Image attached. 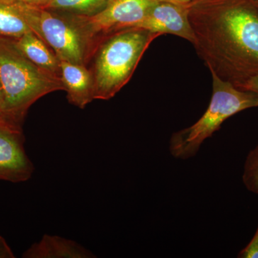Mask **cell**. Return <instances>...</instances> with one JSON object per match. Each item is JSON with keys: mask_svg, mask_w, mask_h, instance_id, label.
Wrapping results in <instances>:
<instances>
[{"mask_svg": "<svg viewBox=\"0 0 258 258\" xmlns=\"http://www.w3.org/2000/svg\"><path fill=\"white\" fill-rule=\"evenodd\" d=\"M193 45L210 72L240 88L258 75V8L251 0H196Z\"/></svg>", "mask_w": 258, "mask_h": 258, "instance_id": "obj_1", "label": "cell"}, {"mask_svg": "<svg viewBox=\"0 0 258 258\" xmlns=\"http://www.w3.org/2000/svg\"><path fill=\"white\" fill-rule=\"evenodd\" d=\"M159 36V34L137 28L108 34L95 62L94 99H111L126 85L144 52Z\"/></svg>", "mask_w": 258, "mask_h": 258, "instance_id": "obj_3", "label": "cell"}, {"mask_svg": "<svg viewBox=\"0 0 258 258\" xmlns=\"http://www.w3.org/2000/svg\"><path fill=\"white\" fill-rule=\"evenodd\" d=\"M14 252L5 240L4 237L0 236V258H14Z\"/></svg>", "mask_w": 258, "mask_h": 258, "instance_id": "obj_17", "label": "cell"}, {"mask_svg": "<svg viewBox=\"0 0 258 258\" xmlns=\"http://www.w3.org/2000/svg\"><path fill=\"white\" fill-rule=\"evenodd\" d=\"M134 28L144 29L160 35L171 34L188 40L192 45L195 42L188 5L159 0L144 20Z\"/></svg>", "mask_w": 258, "mask_h": 258, "instance_id": "obj_8", "label": "cell"}, {"mask_svg": "<svg viewBox=\"0 0 258 258\" xmlns=\"http://www.w3.org/2000/svg\"><path fill=\"white\" fill-rule=\"evenodd\" d=\"M18 1L21 2L25 4L32 5V6L45 8L50 3V0H18Z\"/></svg>", "mask_w": 258, "mask_h": 258, "instance_id": "obj_18", "label": "cell"}, {"mask_svg": "<svg viewBox=\"0 0 258 258\" xmlns=\"http://www.w3.org/2000/svg\"><path fill=\"white\" fill-rule=\"evenodd\" d=\"M240 258H258V226L257 230L248 244L239 252Z\"/></svg>", "mask_w": 258, "mask_h": 258, "instance_id": "obj_15", "label": "cell"}, {"mask_svg": "<svg viewBox=\"0 0 258 258\" xmlns=\"http://www.w3.org/2000/svg\"><path fill=\"white\" fill-rule=\"evenodd\" d=\"M242 181L247 190L258 194V144L246 158Z\"/></svg>", "mask_w": 258, "mask_h": 258, "instance_id": "obj_14", "label": "cell"}, {"mask_svg": "<svg viewBox=\"0 0 258 258\" xmlns=\"http://www.w3.org/2000/svg\"><path fill=\"white\" fill-rule=\"evenodd\" d=\"M32 31L17 0H0V38L15 40Z\"/></svg>", "mask_w": 258, "mask_h": 258, "instance_id": "obj_12", "label": "cell"}, {"mask_svg": "<svg viewBox=\"0 0 258 258\" xmlns=\"http://www.w3.org/2000/svg\"><path fill=\"white\" fill-rule=\"evenodd\" d=\"M159 0H108L99 13L90 17L73 15L90 40L122 29L134 28Z\"/></svg>", "mask_w": 258, "mask_h": 258, "instance_id": "obj_6", "label": "cell"}, {"mask_svg": "<svg viewBox=\"0 0 258 258\" xmlns=\"http://www.w3.org/2000/svg\"><path fill=\"white\" fill-rule=\"evenodd\" d=\"M24 258H93L91 251L74 240L57 235H45L23 254Z\"/></svg>", "mask_w": 258, "mask_h": 258, "instance_id": "obj_10", "label": "cell"}, {"mask_svg": "<svg viewBox=\"0 0 258 258\" xmlns=\"http://www.w3.org/2000/svg\"><path fill=\"white\" fill-rule=\"evenodd\" d=\"M10 40L30 62L60 79V60L33 32H27L18 39Z\"/></svg>", "mask_w": 258, "mask_h": 258, "instance_id": "obj_11", "label": "cell"}, {"mask_svg": "<svg viewBox=\"0 0 258 258\" xmlns=\"http://www.w3.org/2000/svg\"><path fill=\"white\" fill-rule=\"evenodd\" d=\"M240 89L249 91L258 95V75L247 80L244 84L240 86Z\"/></svg>", "mask_w": 258, "mask_h": 258, "instance_id": "obj_16", "label": "cell"}, {"mask_svg": "<svg viewBox=\"0 0 258 258\" xmlns=\"http://www.w3.org/2000/svg\"><path fill=\"white\" fill-rule=\"evenodd\" d=\"M18 5L32 32L52 49L59 60L85 64L91 40L73 15L62 16L19 1Z\"/></svg>", "mask_w": 258, "mask_h": 258, "instance_id": "obj_5", "label": "cell"}, {"mask_svg": "<svg viewBox=\"0 0 258 258\" xmlns=\"http://www.w3.org/2000/svg\"><path fill=\"white\" fill-rule=\"evenodd\" d=\"M161 1L171 2V3H177V4L189 5L196 0H161Z\"/></svg>", "mask_w": 258, "mask_h": 258, "instance_id": "obj_20", "label": "cell"}, {"mask_svg": "<svg viewBox=\"0 0 258 258\" xmlns=\"http://www.w3.org/2000/svg\"><path fill=\"white\" fill-rule=\"evenodd\" d=\"M108 0H50L45 9L66 12L76 16L90 17L101 12Z\"/></svg>", "mask_w": 258, "mask_h": 258, "instance_id": "obj_13", "label": "cell"}, {"mask_svg": "<svg viewBox=\"0 0 258 258\" xmlns=\"http://www.w3.org/2000/svg\"><path fill=\"white\" fill-rule=\"evenodd\" d=\"M212 77V94L207 111L191 126L172 134L169 151L176 159L195 157L202 144L220 128L226 120L244 110L258 107V95L235 87L220 79Z\"/></svg>", "mask_w": 258, "mask_h": 258, "instance_id": "obj_4", "label": "cell"}, {"mask_svg": "<svg viewBox=\"0 0 258 258\" xmlns=\"http://www.w3.org/2000/svg\"><path fill=\"white\" fill-rule=\"evenodd\" d=\"M60 80L71 104L84 108L94 100L93 74L84 64L60 60Z\"/></svg>", "mask_w": 258, "mask_h": 258, "instance_id": "obj_9", "label": "cell"}, {"mask_svg": "<svg viewBox=\"0 0 258 258\" xmlns=\"http://www.w3.org/2000/svg\"><path fill=\"white\" fill-rule=\"evenodd\" d=\"M251 1L252 2V3H254V5H256V6L258 8V0H251Z\"/></svg>", "mask_w": 258, "mask_h": 258, "instance_id": "obj_21", "label": "cell"}, {"mask_svg": "<svg viewBox=\"0 0 258 258\" xmlns=\"http://www.w3.org/2000/svg\"><path fill=\"white\" fill-rule=\"evenodd\" d=\"M0 122H7V123H12L8 120L6 114H5L4 99H3L1 88H0ZM12 124H13V123H12Z\"/></svg>", "mask_w": 258, "mask_h": 258, "instance_id": "obj_19", "label": "cell"}, {"mask_svg": "<svg viewBox=\"0 0 258 258\" xmlns=\"http://www.w3.org/2000/svg\"><path fill=\"white\" fill-rule=\"evenodd\" d=\"M24 144L22 127L0 122V181L20 183L31 178L35 166Z\"/></svg>", "mask_w": 258, "mask_h": 258, "instance_id": "obj_7", "label": "cell"}, {"mask_svg": "<svg viewBox=\"0 0 258 258\" xmlns=\"http://www.w3.org/2000/svg\"><path fill=\"white\" fill-rule=\"evenodd\" d=\"M0 88L10 123L21 126L29 108L40 98L64 90L58 78L37 67L14 46L0 38Z\"/></svg>", "mask_w": 258, "mask_h": 258, "instance_id": "obj_2", "label": "cell"}]
</instances>
